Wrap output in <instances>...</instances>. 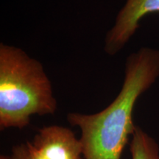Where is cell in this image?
<instances>
[{
  "label": "cell",
  "instance_id": "obj_1",
  "mask_svg": "<svg viewBox=\"0 0 159 159\" xmlns=\"http://www.w3.org/2000/svg\"><path fill=\"white\" fill-rule=\"evenodd\" d=\"M158 76L159 51L144 47L128 57L122 89L108 106L96 114H68L69 124L81 131L84 159H121L136 127L133 112L137 99Z\"/></svg>",
  "mask_w": 159,
  "mask_h": 159
},
{
  "label": "cell",
  "instance_id": "obj_2",
  "mask_svg": "<svg viewBox=\"0 0 159 159\" xmlns=\"http://www.w3.org/2000/svg\"><path fill=\"white\" fill-rule=\"evenodd\" d=\"M57 102L43 65L22 49L0 43V129L28 126L32 116L52 115Z\"/></svg>",
  "mask_w": 159,
  "mask_h": 159
},
{
  "label": "cell",
  "instance_id": "obj_3",
  "mask_svg": "<svg viewBox=\"0 0 159 159\" xmlns=\"http://www.w3.org/2000/svg\"><path fill=\"white\" fill-rule=\"evenodd\" d=\"M155 12H159V0H127L105 35V52L111 56L119 52L139 28L140 20Z\"/></svg>",
  "mask_w": 159,
  "mask_h": 159
},
{
  "label": "cell",
  "instance_id": "obj_4",
  "mask_svg": "<svg viewBox=\"0 0 159 159\" xmlns=\"http://www.w3.org/2000/svg\"><path fill=\"white\" fill-rule=\"evenodd\" d=\"M31 143L47 159H84L80 140L66 127L50 125L39 128Z\"/></svg>",
  "mask_w": 159,
  "mask_h": 159
},
{
  "label": "cell",
  "instance_id": "obj_5",
  "mask_svg": "<svg viewBox=\"0 0 159 159\" xmlns=\"http://www.w3.org/2000/svg\"><path fill=\"white\" fill-rule=\"evenodd\" d=\"M131 136V159H159V147L153 138L137 126Z\"/></svg>",
  "mask_w": 159,
  "mask_h": 159
},
{
  "label": "cell",
  "instance_id": "obj_6",
  "mask_svg": "<svg viewBox=\"0 0 159 159\" xmlns=\"http://www.w3.org/2000/svg\"><path fill=\"white\" fill-rule=\"evenodd\" d=\"M26 158L27 159H47L43 156L33 146L31 142L27 141L25 143Z\"/></svg>",
  "mask_w": 159,
  "mask_h": 159
},
{
  "label": "cell",
  "instance_id": "obj_7",
  "mask_svg": "<svg viewBox=\"0 0 159 159\" xmlns=\"http://www.w3.org/2000/svg\"><path fill=\"white\" fill-rule=\"evenodd\" d=\"M9 159H27L26 158L25 144L16 145L12 149V153Z\"/></svg>",
  "mask_w": 159,
  "mask_h": 159
},
{
  "label": "cell",
  "instance_id": "obj_8",
  "mask_svg": "<svg viewBox=\"0 0 159 159\" xmlns=\"http://www.w3.org/2000/svg\"><path fill=\"white\" fill-rule=\"evenodd\" d=\"M0 159H9V156H5V155H2L0 156Z\"/></svg>",
  "mask_w": 159,
  "mask_h": 159
}]
</instances>
